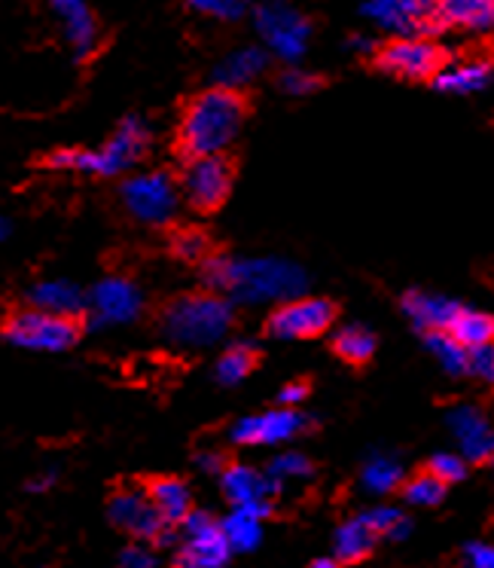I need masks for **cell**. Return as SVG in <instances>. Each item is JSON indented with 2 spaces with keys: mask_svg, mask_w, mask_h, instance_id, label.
Instances as JSON below:
<instances>
[{
  "mask_svg": "<svg viewBox=\"0 0 494 568\" xmlns=\"http://www.w3.org/2000/svg\"><path fill=\"white\" fill-rule=\"evenodd\" d=\"M220 529L233 554H250V550H257L263 541V519H257L254 514H245V510L226 514L220 523Z\"/></svg>",
  "mask_w": 494,
  "mask_h": 568,
  "instance_id": "obj_26",
  "label": "cell"
},
{
  "mask_svg": "<svg viewBox=\"0 0 494 568\" xmlns=\"http://www.w3.org/2000/svg\"><path fill=\"white\" fill-rule=\"evenodd\" d=\"M464 568H494V544H467Z\"/></svg>",
  "mask_w": 494,
  "mask_h": 568,
  "instance_id": "obj_41",
  "label": "cell"
},
{
  "mask_svg": "<svg viewBox=\"0 0 494 568\" xmlns=\"http://www.w3.org/2000/svg\"><path fill=\"white\" fill-rule=\"evenodd\" d=\"M309 428V419L299 409H269L260 416H245L229 428V440L238 446H275Z\"/></svg>",
  "mask_w": 494,
  "mask_h": 568,
  "instance_id": "obj_16",
  "label": "cell"
},
{
  "mask_svg": "<svg viewBox=\"0 0 494 568\" xmlns=\"http://www.w3.org/2000/svg\"><path fill=\"white\" fill-rule=\"evenodd\" d=\"M379 541V535L370 526L367 514H360L354 519H346L339 529H336L333 538V554L336 562H346V566H354L360 559H367L372 554V547Z\"/></svg>",
  "mask_w": 494,
  "mask_h": 568,
  "instance_id": "obj_25",
  "label": "cell"
},
{
  "mask_svg": "<svg viewBox=\"0 0 494 568\" xmlns=\"http://www.w3.org/2000/svg\"><path fill=\"white\" fill-rule=\"evenodd\" d=\"M360 477H363V486H367L370 493H394V489L403 486V465H400L394 456H388V453H372V456L367 458Z\"/></svg>",
  "mask_w": 494,
  "mask_h": 568,
  "instance_id": "obj_28",
  "label": "cell"
},
{
  "mask_svg": "<svg viewBox=\"0 0 494 568\" xmlns=\"http://www.w3.org/2000/svg\"><path fill=\"white\" fill-rule=\"evenodd\" d=\"M7 235H10V221H7V217L0 214V242H3Z\"/></svg>",
  "mask_w": 494,
  "mask_h": 568,
  "instance_id": "obj_46",
  "label": "cell"
},
{
  "mask_svg": "<svg viewBox=\"0 0 494 568\" xmlns=\"http://www.w3.org/2000/svg\"><path fill=\"white\" fill-rule=\"evenodd\" d=\"M339 318L336 303L323 297H299L287 300L269 315L266 331L275 339H311V336L327 334Z\"/></svg>",
  "mask_w": 494,
  "mask_h": 568,
  "instance_id": "obj_11",
  "label": "cell"
},
{
  "mask_svg": "<svg viewBox=\"0 0 494 568\" xmlns=\"http://www.w3.org/2000/svg\"><path fill=\"white\" fill-rule=\"evenodd\" d=\"M449 64L440 43L428 38H394L375 50V68L400 80H433Z\"/></svg>",
  "mask_w": 494,
  "mask_h": 568,
  "instance_id": "obj_8",
  "label": "cell"
},
{
  "mask_svg": "<svg viewBox=\"0 0 494 568\" xmlns=\"http://www.w3.org/2000/svg\"><path fill=\"white\" fill-rule=\"evenodd\" d=\"M120 568H165V562L150 550L147 544H128L120 554Z\"/></svg>",
  "mask_w": 494,
  "mask_h": 568,
  "instance_id": "obj_40",
  "label": "cell"
},
{
  "mask_svg": "<svg viewBox=\"0 0 494 568\" xmlns=\"http://www.w3.org/2000/svg\"><path fill=\"white\" fill-rule=\"evenodd\" d=\"M257 367V352L245 343H238V346L226 348L217 364H214V379L220 385H238L245 383L247 376L254 373Z\"/></svg>",
  "mask_w": 494,
  "mask_h": 568,
  "instance_id": "obj_31",
  "label": "cell"
},
{
  "mask_svg": "<svg viewBox=\"0 0 494 568\" xmlns=\"http://www.w3.org/2000/svg\"><path fill=\"white\" fill-rule=\"evenodd\" d=\"M403 312H406V318L415 327H419L421 334H433V331H449L455 318L461 315V303L449 297H433V294H419V291H409L406 297H403Z\"/></svg>",
  "mask_w": 494,
  "mask_h": 568,
  "instance_id": "obj_20",
  "label": "cell"
},
{
  "mask_svg": "<svg viewBox=\"0 0 494 568\" xmlns=\"http://www.w3.org/2000/svg\"><path fill=\"white\" fill-rule=\"evenodd\" d=\"M50 10L62 22L64 43L71 47L76 62L92 59L101 43V28L89 0H50Z\"/></svg>",
  "mask_w": 494,
  "mask_h": 568,
  "instance_id": "obj_17",
  "label": "cell"
},
{
  "mask_svg": "<svg viewBox=\"0 0 494 568\" xmlns=\"http://www.w3.org/2000/svg\"><path fill=\"white\" fill-rule=\"evenodd\" d=\"M254 28L260 34L263 50H269L281 62H299L309 50L311 22L287 0H263L254 10Z\"/></svg>",
  "mask_w": 494,
  "mask_h": 568,
  "instance_id": "obj_5",
  "label": "cell"
},
{
  "mask_svg": "<svg viewBox=\"0 0 494 568\" xmlns=\"http://www.w3.org/2000/svg\"><path fill=\"white\" fill-rule=\"evenodd\" d=\"M367 519L375 529L379 538H388V541H406L409 531H412V523H409L406 514H400L397 507H372L367 510Z\"/></svg>",
  "mask_w": 494,
  "mask_h": 568,
  "instance_id": "obj_33",
  "label": "cell"
},
{
  "mask_svg": "<svg viewBox=\"0 0 494 568\" xmlns=\"http://www.w3.org/2000/svg\"><path fill=\"white\" fill-rule=\"evenodd\" d=\"M28 303L40 312L62 315V318H76L86 312V294L68 278H43L28 291Z\"/></svg>",
  "mask_w": 494,
  "mask_h": 568,
  "instance_id": "obj_21",
  "label": "cell"
},
{
  "mask_svg": "<svg viewBox=\"0 0 494 568\" xmlns=\"http://www.w3.org/2000/svg\"><path fill=\"white\" fill-rule=\"evenodd\" d=\"M150 501L159 510L162 523L174 529V526H184L186 517L193 514V493L184 480L177 477H159L147 486Z\"/></svg>",
  "mask_w": 494,
  "mask_h": 568,
  "instance_id": "obj_23",
  "label": "cell"
},
{
  "mask_svg": "<svg viewBox=\"0 0 494 568\" xmlns=\"http://www.w3.org/2000/svg\"><path fill=\"white\" fill-rule=\"evenodd\" d=\"M492 465H494V458H492Z\"/></svg>",
  "mask_w": 494,
  "mask_h": 568,
  "instance_id": "obj_48",
  "label": "cell"
},
{
  "mask_svg": "<svg viewBox=\"0 0 494 568\" xmlns=\"http://www.w3.org/2000/svg\"><path fill=\"white\" fill-rule=\"evenodd\" d=\"M3 336L16 348L40 352V355H59V352H68V348L76 346V339H80V322L28 306V310L16 312V315L7 318Z\"/></svg>",
  "mask_w": 494,
  "mask_h": 568,
  "instance_id": "obj_6",
  "label": "cell"
},
{
  "mask_svg": "<svg viewBox=\"0 0 494 568\" xmlns=\"http://www.w3.org/2000/svg\"><path fill=\"white\" fill-rule=\"evenodd\" d=\"M360 13L397 38H428L440 34L436 22V0H367Z\"/></svg>",
  "mask_w": 494,
  "mask_h": 568,
  "instance_id": "obj_10",
  "label": "cell"
},
{
  "mask_svg": "<svg viewBox=\"0 0 494 568\" xmlns=\"http://www.w3.org/2000/svg\"><path fill=\"white\" fill-rule=\"evenodd\" d=\"M235 312L229 300L214 291L205 294H184L162 312V334L177 348L198 352L223 343V336L233 331Z\"/></svg>",
  "mask_w": 494,
  "mask_h": 568,
  "instance_id": "obj_3",
  "label": "cell"
},
{
  "mask_svg": "<svg viewBox=\"0 0 494 568\" xmlns=\"http://www.w3.org/2000/svg\"><path fill=\"white\" fill-rule=\"evenodd\" d=\"M59 480V474L55 470H43V474H38V477H31L28 480V489L31 493H47V489H52V483Z\"/></svg>",
  "mask_w": 494,
  "mask_h": 568,
  "instance_id": "obj_43",
  "label": "cell"
},
{
  "mask_svg": "<svg viewBox=\"0 0 494 568\" xmlns=\"http://www.w3.org/2000/svg\"><path fill=\"white\" fill-rule=\"evenodd\" d=\"M323 87V80L318 74H311V71H299V68H290L281 74V89H285L287 95H294V99H306L311 92H318Z\"/></svg>",
  "mask_w": 494,
  "mask_h": 568,
  "instance_id": "obj_38",
  "label": "cell"
},
{
  "mask_svg": "<svg viewBox=\"0 0 494 568\" xmlns=\"http://www.w3.org/2000/svg\"><path fill=\"white\" fill-rule=\"evenodd\" d=\"M150 148V125L141 116H125L101 148H64L52 153L50 165L59 172H83L95 178H116L132 172Z\"/></svg>",
  "mask_w": 494,
  "mask_h": 568,
  "instance_id": "obj_4",
  "label": "cell"
},
{
  "mask_svg": "<svg viewBox=\"0 0 494 568\" xmlns=\"http://www.w3.org/2000/svg\"><path fill=\"white\" fill-rule=\"evenodd\" d=\"M266 68H269V52L263 47H241V50H233L217 62L214 87L241 92L250 83H257L266 74Z\"/></svg>",
  "mask_w": 494,
  "mask_h": 568,
  "instance_id": "obj_19",
  "label": "cell"
},
{
  "mask_svg": "<svg viewBox=\"0 0 494 568\" xmlns=\"http://www.w3.org/2000/svg\"><path fill=\"white\" fill-rule=\"evenodd\" d=\"M424 346L431 352L433 358L440 361V367L452 376H467V348L457 343L455 336L449 331H433V334H424Z\"/></svg>",
  "mask_w": 494,
  "mask_h": 568,
  "instance_id": "obj_30",
  "label": "cell"
},
{
  "mask_svg": "<svg viewBox=\"0 0 494 568\" xmlns=\"http://www.w3.org/2000/svg\"><path fill=\"white\" fill-rule=\"evenodd\" d=\"M198 465H202V470H208V474H223V456L220 453H198L196 458Z\"/></svg>",
  "mask_w": 494,
  "mask_h": 568,
  "instance_id": "obj_44",
  "label": "cell"
},
{
  "mask_svg": "<svg viewBox=\"0 0 494 568\" xmlns=\"http://www.w3.org/2000/svg\"><path fill=\"white\" fill-rule=\"evenodd\" d=\"M449 432L455 434L457 446H461V453L467 462H488L494 458V432L488 419L482 416V409L467 407V404H461V407L449 409Z\"/></svg>",
  "mask_w": 494,
  "mask_h": 568,
  "instance_id": "obj_18",
  "label": "cell"
},
{
  "mask_svg": "<svg viewBox=\"0 0 494 568\" xmlns=\"http://www.w3.org/2000/svg\"><path fill=\"white\" fill-rule=\"evenodd\" d=\"M436 22L443 31H494V0H436Z\"/></svg>",
  "mask_w": 494,
  "mask_h": 568,
  "instance_id": "obj_22",
  "label": "cell"
},
{
  "mask_svg": "<svg viewBox=\"0 0 494 568\" xmlns=\"http://www.w3.org/2000/svg\"><path fill=\"white\" fill-rule=\"evenodd\" d=\"M125 211L141 223L165 226L181 209V186L165 172H137L123 184Z\"/></svg>",
  "mask_w": 494,
  "mask_h": 568,
  "instance_id": "obj_7",
  "label": "cell"
},
{
  "mask_svg": "<svg viewBox=\"0 0 494 568\" xmlns=\"http://www.w3.org/2000/svg\"><path fill=\"white\" fill-rule=\"evenodd\" d=\"M311 568H339V562L336 559H318Z\"/></svg>",
  "mask_w": 494,
  "mask_h": 568,
  "instance_id": "obj_47",
  "label": "cell"
},
{
  "mask_svg": "<svg viewBox=\"0 0 494 568\" xmlns=\"http://www.w3.org/2000/svg\"><path fill=\"white\" fill-rule=\"evenodd\" d=\"M333 352L346 361V364L360 367V364H367V361L375 355V334L367 331V327H360V324L342 327V331L333 336Z\"/></svg>",
  "mask_w": 494,
  "mask_h": 568,
  "instance_id": "obj_29",
  "label": "cell"
},
{
  "mask_svg": "<svg viewBox=\"0 0 494 568\" xmlns=\"http://www.w3.org/2000/svg\"><path fill=\"white\" fill-rule=\"evenodd\" d=\"M492 80V62L485 59H464V62L445 64L440 74L433 77V87L449 95H473L482 92Z\"/></svg>",
  "mask_w": 494,
  "mask_h": 568,
  "instance_id": "obj_24",
  "label": "cell"
},
{
  "mask_svg": "<svg viewBox=\"0 0 494 568\" xmlns=\"http://www.w3.org/2000/svg\"><path fill=\"white\" fill-rule=\"evenodd\" d=\"M449 334L455 336L461 346L467 348H480V346H492L494 343V315L488 312H476V310H461V315L455 318V324L449 327Z\"/></svg>",
  "mask_w": 494,
  "mask_h": 568,
  "instance_id": "obj_27",
  "label": "cell"
},
{
  "mask_svg": "<svg viewBox=\"0 0 494 568\" xmlns=\"http://www.w3.org/2000/svg\"><path fill=\"white\" fill-rule=\"evenodd\" d=\"M220 480L223 495L233 505V510H245L257 519H266L272 514V498L281 486L266 470L250 468V465H226Z\"/></svg>",
  "mask_w": 494,
  "mask_h": 568,
  "instance_id": "obj_15",
  "label": "cell"
},
{
  "mask_svg": "<svg viewBox=\"0 0 494 568\" xmlns=\"http://www.w3.org/2000/svg\"><path fill=\"white\" fill-rule=\"evenodd\" d=\"M311 462L302 453H281V456H275L272 462H269V468H266V474L272 477L278 486H285L287 480H306V477H311Z\"/></svg>",
  "mask_w": 494,
  "mask_h": 568,
  "instance_id": "obj_34",
  "label": "cell"
},
{
  "mask_svg": "<svg viewBox=\"0 0 494 568\" xmlns=\"http://www.w3.org/2000/svg\"><path fill=\"white\" fill-rule=\"evenodd\" d=\"M351 47H354L358 52H375V50H379V47H375L370 38H354V40H351Z\"/></svg>",
  "mask_w": 494,
  "mask_h": 568,
  "instance_id": "obj_45",
  "label": "cell"
},
{
  "mask_svg": "<svg viewBox=\"0 0 494 568\" xmlns=\"http://www.w3.org/2000/svg\"><path fill=\"white\" fill-rule=\"evenodd\" d=\"M202 275L214 294L229 303L266 306L299 300L309 287V275L302 266L278 257H208L202 263Z\"/></svg>",
  "mask_w": 494,
  "mask_h": 568,
  "instance_id": "obj_1",
  "label": "cell"
},
{
  "mask_svg": "<svg viewBox=\"0 0 494 568\" xmlns=\"http://www.w3.org/2000/svg\"><path fill=\"white\" fill-rule=\"evenodd\" d=\"M428 470H431L436 480H443L449 486V483H457L467 477V462L457 456H449V453H436L428 462Z\"/></svg>",
  "mask_w": 494,
  "mask_h": 568,
  "instance_id": "obj_37",
  "label": "cell"
},
{
  "mask_svg": "<svg viewBox=\"0 0 494 568\" xmlns=\"http://www.w3.org/2000/svg\"><path fill=\"white\" fill-rule=\"evenodd\" d=\"M111 523L137 541L172 544V529L162 523L159 510L150 501L147 489H120L111 498Z\"/></svg>",
  "mask_w": 494,
  "mask_h": 568,
  "instance_id": "obj_14",
  "label": "cell"
},
{
  "mask_svg": "<svg viewBox=\"0 0 494 568\" xmlns=\"http://www.w3.org/2000/svg\"><path fill=\"white\" fill-rule=\"evenodd\" d=\"M186 7L217 22H238L247 13V0H186Z\"/></svg>",
  "mask_w": 494,
  "mask_h": 568,
  "instance_id": "obj_35",
  "label": "cell"
},
{
  "mask_svg": "<svg viewBox=\"0 0 494 568\" xmlns=\"http://www.w3.org/2000/svg\"><path fill=\"white\" fill-rule=\"evenodd\" d=\"M174 254L181 260H193V263H205L208 260V251H210V242H208V235L205 233H198V230H184V233H177L174 235Z\"/></svg>",
  "mask_w": 494,
  "mask_h": 568,
  "instance_id": "obj_36",
  "label": "cell"
},
{
  "mask_svg": "<svg viewBox=\"0 0 494 568\" xmlns=\"http://www.w3.org/2000/svg\"><path fill=\"white\" fill-rule=\"evenodd\" d=\"M86 312L99 327H123L141 318L144 312V291L132 278L111 275L101 278L86 294Z\"/></svg>",
  "mask_w": 494,
  "mask_h": 568,
  "instance_id": "obj_12",
  "label": "cell"
},
{
  "mask_svg": "<svg viewBox=\"0 0 494 568\" xmlns=\"http://www.w3.org/2000/svg\"><path fill=\"white\" fill-rule=\"evenodd\" d=\"M247 120V101L241 92L210 87L189 99L177 125V148L186 160L223 156L226 148L241 135Z\"/></svg>",
  "mask_w": 494,
  "mask_h": 568,
  "instance_id": "obj_2",
  "label": "cell"
},
{
  "mask_svg": "<svg viewBox=\"0 0 494 568\" xmlns=\"http://www.w3.org/2000/svg\"><path fill=\"white\" fill-rule=\"evenodd\" d=\"M445 486L443 480H436L431 470H421L415 477H409L400 486V493L406 498V505L412 507H436L445 498Z\"/></svg>",
  "mask_w": 494,
  "mask_h": 568,
  "instance_id": "obj_32",
  "label": "cell"
},
{
  "mask_svg": "<svg viewBox=\"0 0 494 568\" xmlns=\"http://www.w3.org/2000/svg\"><path fill=\"white\" fill-rule=\"evenodd\" d=\"M233 162L226 156L189 160L181 178V196L196 211H217L233 190Z\"/></svg>",
  "mask_w": 494,
  "mask_h": 568,
  "instance_id": "obj_13",
  "label": "cell"
},
{
  "mask_svg": "<svg viewBox=\"0 0 494 568\" xmlns=\"http://www.w3.org/2000/svg\"><path fill=\"white\" fill-rule=\"evenodd\" d=\"M181 547L174 568H226L229 562V544L223 538L220 519H214L208 510H193L181 526Z\"/></svg>",
  "mask_w": 494,
  "mask_h": 568,
  "instance_id": "obj_9",
  "label": "cell"
},
{
  "mask_svg": "<svg viewBox=\"0 0 494 568\" xmlns=\"http://www.w3.org/2000/svg\"><path fill=\"white\" fill-rule=\"evenodd\" d=\"M467 373L470 376H476V379H482V383L494 385V343L492 346L470 348Z\"/></svg>",
  "mask_w": 494,
  "mask_h": 568,
  "instance_id": "obj_39",
  "label": "cell"
},
{
  "mask_svg": "<svg viewBox=\"0 0 494 568\" xmlns=\"http://www.w3.org/2000/svg\"><path fill=\"white\" fill-rule=\"evenodd\" d=\"M309 397V383H290L281 388V395H278V404L287 409H297V404H302Z\"/></svg>",
  "mask_w": 494,
  "mask_h": 568,
  "instance_id": "obj_42",
  "label": "cell"
}]
</instances>
